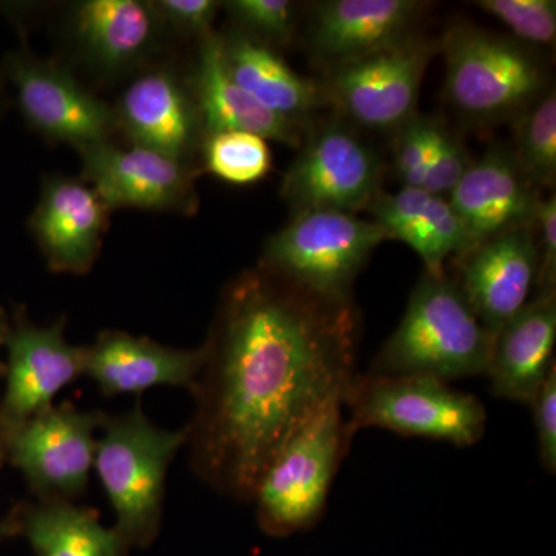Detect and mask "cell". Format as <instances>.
I'll use <instances>...</instances> for the list:
<instances>
[{"mask_svg":"<svg viewBox=\"0 0 556 556\" xmlns=\"http://www.w3.org/2000/svg\"><path fill=\"white\" fill-rule=\"evenodd\" d=\"M556 292L538 294L493 336L485 376L493 393L532 404L555 367Z\"/></svg>","mask_w":556,"mask_h":556,"instance_id":"ffe728a7","label":"cell"},{"mask_svg":"<svg viewBox=\"0 0 556 556\" xmlns=\"http://www.w3.org/2000/svg\"><path fill=\"white\" fill-rule=\"evenodd\" d=\"M530 407L535 416L540 459L548 473L556 470V365L548 372Z\"/></svg>","mask_w":556,"mask_h":556,"instance_id":"836d02e7","label":"cell"},{"mask_svg":"<svg viewBox=\"0 0 556 556\" xmlns=\"http://www.w3.org/2000/svg\"><path fill=\"white\" fill-rule=\"evenodd\" d=\"M5 460V445H3L2 431H0V468H2Z\"/></svg>","mask_w":556,"mask_h":556,"instance_id":"8d00e7d4","label":"cell"},{"mask_svg":"<svg viewBox=\"0 0 556 556\" xmlns=\"http://www.w3.org/2000/svg\"><path fill=\"white\" fill-rule=\"evenodd\" d=\"M206 361V348L178 350L129 332L102 331L86 346V367L104 396L142 394L155 387L192 390Z\"/></svg>","mask_w":556,"mask_h":556,"instance_id":"d6986e66","label":"cell"},{"mask_svg":"<svg viewBox=\"0 0 556 556\" xmlns=\"http://www.w3.org/2000/svg\"><path fill=\"white\" fill-rule=\"evenodd\" d=\"M203 152L207 170L232 185H251L270 170L266 139L248 131L206 135Z\"/></svg>","mask_w":556,"mask_h":556,"instance_id":"4316f807","label":"cell"},{"mask_svg":"<svg viewBox=\"0 0 556 556\" xmlns=\"http://www.w3.org/2000/svg\"><path fill=\"white\" fill-rule=\"evenodd\" d=\"M83 175L109 208L134 207L190 214L197 207L195 172L189 163L112 142L79 149Z\"/></svg>","mask_w":556,"mask_h":556,"instance_id":"4fadbf2b","label":"cell"},{"mask_svg":"<svg viewBox=\"0 0 556 556\" xmlns=\"http://www.w3.org/2000/svg\"><path fill=\"white\" fill-rule=\"evenodd\" d=\"M10 331V320L7 317L5 311L0 308V346L5 345L7 336ZM7 367L3 362H0V379L5 378Z\"/></svg>","mask_w":556,"mask_h":556,"instance_id":"d590c367","label":"cell"},{"mask_svg":"<svg viewBox=\"0 0 556 556\" xmlns=\"http://www.w3.org/2000/svg\"><path fill=\"white\" fill-rule=\"evenodd\" d=\"M21 536L36 556H129L130 546L100 522L94 508L67 501H39L14 507Z\"/></svg>","mask_w":556,"mask_h":556,"instance_id":"d4e9b609","label":"cell"},{"mask_svg":"<svg viewBox=\"0 0 556 556\" xmlns=\"http://www.w3.org/2000/svg\"><path fill=\"white\" fill-rule=\"evenodd\" d=\"M65 318L38 327L24 311L14 314L7 336L9 362L0 424H17L53 407L54 397L84 376L86 346L65 339Z\"/></svg>","mask_w":556,"mask_h":556,"instance_id":"7c38bea8","label":"cell"},{"mask_svg":"<svg viewBox=\"0 0 556 556\" xmlns=\"http://www.w3.org/2000/svg\"><path fill=\"white\" fill-rule=\"evenodd\" d=\"M437 123L438 119L416 113L394 131V169L404 188H424Z\"/></svg>","mask_w":556,"mask_h":556,"instance_id":"f546056e","label":"cell"},{"mask_svg":"<svg viewBox=\"0 0 556 556\" xmlns=\"http://www.w3.org/2000/svg\"><path fill=\"white\" fill-rule=\"evenodd\" d=\"M193 93L206 135L248 131L266 141L274 139L292 148L302 146L305 124L270 112L241 89L226 67L222 38L214 31L201 38Z\"/></svg>","mask_w":556,"mask_h":556,"instance_id":"44dd1931","label":"cell"},{"mask_svg":"<svg viewBox=\"0 0 556 556\" xmlns=\"http://www.w3.org/2000/svg\"><path fill=\"white\" fill-rule=\"evenodd\" d=\"M441 51L445 98L471 124L518 118L547 91L543 65L511 39L460 24L441 40Z\"/></svg>","mask_w":556,"mask_h":556,"instance_id":"277c9868","label":"cell"},{"mask_svg":"<svg viewBox=\"0 0 556 556\" xmlns=\"http://www.w3.org/2000/svg\"><path fill=\"white\" fill-rule=\"evenodd\" d=\"M441 40L412 35L401 42L328 68L325 105L356 126L396 131L416 115L420 84Z\"/></svg>","mask_w":556,"mask_h":556,"instance_id":"ba28073f","label":"cell"},{"mask_svg":"<svg viewBox=\"0 0 556 556\" xmlns=\"http://www.w3.org/2000/svg\"><path fill=\"white\" fill-rule=\"evenodd\" d=\"M471 164H473V160L470 159V153H468L463 139L438 119L430 164H428L422 189L434 193V195L448 199L450 193L455 190L457 182L467 174Z\"/></svg>","mask_w":556,"mask_h":556,"instance_id":"4dcf8cb0","label":"cell"},{"mask_svg":"<svg viewBox=\"0 0 556 556\" xmlns=\"http://www.w3.org/2000/svg\"><path fill=\"white\" fill-rule=\"evenodd\" d=\"M3 72L22 118L49 141L79 150L109 142L118 129L115 112L56 62L17 51L7 58Z\"/></svg>","mask_w":556,"mask_h":556,"instance_id":"8fae6325","label":"cell"},{"mask_svg":"<svg viewBox=\"0 0 556 556\" xmlns=\"http://www.w3.org/2000/svg\"><path fill=\"white\" fill-rule=\"evenodd\" d=\"M368 211L388 239L404 241L416 251L431 276L445 274L450 255L460 258L470 251L466 229L450 201L426 189L402 188L390 195L380 192Z\"/></svg>","mask_w":556,"mask_h":556,"instance_id":"7402d4cb","label":"cell"},{"mask_svg":"<svg viewBox=\"0 0 556 556\" xmlns=\"http://www.w3.org/2000/svg\"><path fill=\"white\" fill-rule=\"evenodd\" d=\"M351 431L378 427L405 437L447 441L459 447L484 437V405L430 376H358L348 391Z\"/></svg>","mask_w":556,"mask_h":556,"instance_id":"8992f818","label":"cell"},{"mask_svg":"<svg viewBox=\"0 0 556 556\" xmlns=\"http://www.w3.org/2000/svg\"><path fill=\"white\" fill-rule=\"evenodd\" d=\"M161 24H169L178 31L200 38L212 33L222 3L215 0H156L150 2Z\"/></svg>","mask_w":556,"mask_h":556,"instance_id":"1f68e13d","label":"cell"},{"mask_svg":"<svg viewBox=\"0 0 556 556\" xmlns=\"http://www.w3.org/2000/svg\"><path fill=\"white\" fill-rule=\"evenodd\" d=\"M105 413L72 404L17 424H0L5 459L20 468L39 501H73L86 493Z\"/></svg>","mask_w":556,"mask_h":556,"instance_id":"9c48e42d","label":"cell"},{"mask_svg":"<svg viewBox=\"0 0 556 556\" xmlns=\"http://www.w3.org/2000/svg\"><path fill=\"white\" fill-rule=\"evenodd\" d=\"M419 0H328L314 7L308 43L328 68L357 60L415 35L427 10Z\"/></svg>","mask_w":556,"mask_h":556,"instance_id":"ac0fdd59","label":"cell"},{"mask_svg":"<svg viewBox=\"0 0 556 556\" xmlns=\"http://www.w3.org/2000/svg\"><path fill=\"white\" fill-rule=\"evenodd\" d=\"M514 155L519 170L535 188H551L556 178V94L547 90L515 118Z\"/></svg>","mask_w":556,"mask_h":556,"instance_id":"484cf974","label":"cell"},{"mask_svg":"<svg viewBox=\"0 0 556 556\" xmlns=\"http://www.w3.org/2000/svg\"><path fill=\"white\" fill-rule=\"evenodd\" d=\"M160 27L150 2L139 0H86L73 13L80 51L108 73L138 64L155 46Z\"/></svg>","mask_w":556,"mask_h":556,"instance_id":"603a6c76","label":"cell"},{"mask_svg":"<svg viewBox=\"0 0 556 556\" xmlns=\"http://www.w3.org/2000/svg\"><path fill=\"white\" fill-rule=\"evenodd\" d=\"M387 240L379 225L353 214L300 212L270 237L262 268L321 298L353 299L358 273Z\"/></svg>","mask_w":556,"mask_h":556,"instance_id":"52a82bcc","label":"cell"},{"mask_svg":"<svg viewBox=\"0 0 556 556\" xmlns=\"http://www.w3.org/2000/svg\"><path fill=\"white\" fill-rule=\"evenodd\" d=\"M116 127L135 148L189 163L199 146L203 123L199 105L170 70L139 76L119 98Z\"/></svg>","mask_w":556,"mask_h":556,"instance_id":"e0dca14e","label":"cell"},{"mask_svg":"<svg viewBox=\"0 0 556 556\" xmlns=\"http://www.w3.org/2000/svg\"><path fill=\"white\" fill-rule=\"evenodd\" d=\"M492 334L468 305L456 280L424 274L407 311L371 365V375L441 380L485 375Z\"/></svg>","mask_w":556,"mask_h":556,"instance_id":"7a4b0ae2","label":"cell"},{"mask_svg":"<svg viewBox=\"0 0 556 556\" xmlns=\"http://www.w3.org/2000/svg\"><path fill=\"white\" fill-rule=\"evenodd\" d=\"M383 164L356 131L332 121L308 131L289 166L281 195L294 214L308 211L356 214L382 192Z\"/></svg>","mask_w":556,"mask_h":556,"instance_id":"30bf717a","label":"cell"},{"mask_svg":"<svg viewBox=\"0 0 556 556\" xmlns=\"http://www.w3.org/2000/svg\"><path fill=\"white\" fill-rule=\"evenodd\" d=\"M94 470L116 515V532L130 547H149L159 536L167 471L188 433L155 426L137 404L105 415Z\"/></svg>","mask_w":556,"mask_h":556,"instance_id":"3957f363","label":"cell"},{"mask_svg":"<svg viewBox=\"0 0 556 556\" xmlns=\"http://www.w3.org/2000/svg\"><path fill=\"white\" fill-rule=\"evenodd\" d=\"M538 190L506 149L489 150L473 161L447 199L466 229L470 251L515 230L532 229L541 201Z\"/></svg>","mask_w":556,"mask_h":556,"instance_id":"5bb4252c","label":"cell"},{"mask_svg":"<svg viewBox=\"0 0 556 556\" xmlns=\"http://www.w3.org/2000/svg\"><path fill=\"white\" fill-rule=\"evenodd\" d=\"M353 299L321 298L260 266L226 291L186 427L190 466L212 489L252 501L274 457L357 378Z\"/></svg>","mask_w":556,"mask_h":556,"instance_id":"6da1fadb","label":"cell"},{"mask_svg":"<svg viewBox=\"0 0 556 556\" xmlns=\"http://www.w3.org/2000/svg\"><path fill=\"white\" fill-rule=\"evenodd\" d=\"M247 35L269 46L289 43L295 33V7L289 0H230L222 3Z\"/></svg>","mask_w":556,"mask_h":556,"instance_id":"f1b7e54d","label":"cell"},{"mask_svg":"<svg viewBox=\"0 0 556 556\" xmlns=\"http://www.w3.org/2000/svg\"><path fill=\"white\" fill-rule=\"evenodd\" d=\"M14 536H21V529L16 510L13 508L5 518L0 519V543Z\"/></svg>","mask_w":556,"mask_h":556,"instance_id":"e575fe53","label":"cell"},{"mask_svg":"<svg viewBox=\"0 0 556 556\" xmlns=\"http://www.w3.org/2000/svg\"><path fill=\"white\" fill-rule=\"evenodd\" d=\"M219 38L230 76L270 112L306 126L311 113L324 108L320 83L300 76L270 46L240 30Z\"/></svg>","mask_w":556,"mask_h":556,"instance_id":"cb8c5ba5","label":"cell"},{"mask_svg":"<svg viewBox=\"0 0 556 556\" xmlns=\"http://www.w3.org/2000/svg\"><path fill=\"white\" fill-rule=\"evenodd\" d=\"M109 211L86 182L68 177L47 179L28 225L49 269L89 273L100 255Z\"/></svg>","mask_w":556,"mask_h":556,"instance_id":"2e32d148","label":"cell"},{"mask_svg":"<svg viewBox=\"0 0 556 556\" xmlns=\"http://www.w3.org/2000/svg\"><path fill=\"white\" fill-rule=\"evenodd\" d=\"M459 262L468 305L489 334L500 331L525 308L538 276L535 232L519 229L479 244Z\"/></svg>","mask_w":556,"mask_h":556,"instance_id":"9a60e30c","label":"cell"},{"mask_svg":"<svg viewBox=\"0 0 556 556\" xmlns=\"http://www.w3.org/2000/svg\"><path fill=\"white\" fill-rule=\"evenodd\" d=\"M336 401L311 417L288 439L266 468L254 501L258 525L270 536L285 538L316 525L332 479L353 431Z\"/></svg>","mask_w":556,"mask_h":556,"instance_id":"5b68a950","label":"cell"},{"mask_svg":"<svg viewBox=\"0 0 556 556\" xmlns=\"http://www.w3.org/2000/svg\"><path fill=\"white\" fill-rule=\"evenodd\" d=\"M538 230V294L556 292V197L552 193L538 204L535 225Z\"/></svg>","mask_w":556,"mask_h":556,"instance_id":"d6a6232c","label":"cell"},{"mask_svg":"<svg viewBox=\"0 0 556 556\" xmlns=\"http://www.w3.org/2000/svg\"><path fill=\"white\" fill-rule=\"evenodd\" d=\"M479 10L503 22L517 38L536 46H554L555 0H478Z\"/></svg>","mask_w":556,"mask_h":556,"instance_id":"83f0119b","label":"cell"}]
</instances>
